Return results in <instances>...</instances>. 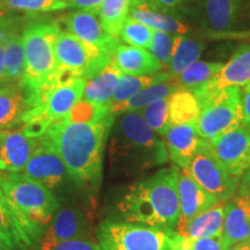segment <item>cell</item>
<instances>
[{"instance_id":"obj_36","label":"cell","mask_w":250,"mask_h":250,"mask_svg":"<svg viewBox=\"0 0 250 250\" xmlns=\"http://www.w3.org/2000/svg\"><path fill=\"white\" fill-rule=\"evenodd\" d=\"M120 37L129 45L148 49L153 37V29L145 23L129 17L122 28Z\"/></svg>"},{"instance_id":"obj_52","label":"cell","mask_w":250,"mask_h":250,"mask_svg":"<svg viewBox=\"0 0 250 250\" xmlns=\"http://www.w3.org/2000/svg\"><path fill=\"white\" fill-rule=\"evenodd\" d=\"M0 7H1V5H0ZM2 8V7H1ZM2 11H4V9H2Z\"/></svg>"},{"instance_id":"obj_18","label":"cell","mask_w":250,"mask_h":250,"mask_svg":"<svg viewBox=\"0 0 250 250\" xmlns=\"http://www.w3.org/2000/svg\"><path fill=\"white\" fill-rule=\"evenodd\" d=\"M164 138L168 156L174 166L187 169L202 139L197 133L195 123L170 125Z\"/></svg>"},{"instance_id":"obj_7","label":"cell","mask_w":250,"mask_h":250,"mask_svg":"<svg viewBox=\"0 0 250 250\" xmlns=\"http://www.w3.org/2000/svg\"><path fill=\"white\" fill-rule=\"evenodd\" d=\"M56 83L85 78L111 62V56L83 42L67 30H61L55 44Z\"/></svg>"},{"instance_id":"obj_20","label":"cell","mask_w":250,"mask_h":250,"mask_svg":"<svg viewBox=\"0 0 250 250\" xmlns=\"http://www.w3.org/2000/svg\"><path fill=\"white\" fill-rule=\"evenodd\" d=\"M227 202L219 201L217 204L196 215L186 225L175 228V232L186 240L221 237Z\"/></svg>"},{"instance_id":"obj_3","label":"cell","mask_w":250,"mask_h":250,"mask_svg":"<svg viewBox=\"0 0 250 250\" xmlns=\"http://www.w3.org/2000/svg\"><path fill=\"white\" fill-rule=\"evenodd\" d=\"M121 115L110 131L112 170L123 176H133L165 165L169 159L165 140L149 127L140 111Z\"/></svg>"},{"instance_id":"obj_27","label":"cell","mask_w":250,"mask_h":250,"mask_svg":"<svg viewBox=\"0 0 250 250\" xmlns=\"http://www.w3.org/2000/svg\"><path fill=\"white\" fill-rule=\"evenodd\" d=\"M26 110V102L19 86H0V130L11 129L22 123Z\"/></svg>"},{"instance_id":"obj_30","label":"cell","mask_w":250,"mask_h":250,"mask_svg":"<svg viewBox=\"0 0 250 250\" xmlns=\"http://www.w3.org/2000/svg\"><path fill=\"white\" fill-rule=\"evenodd\" d=\"M131 0H103L100 8V20L114 39H120L121 30L129 18Z\"/></svg>"},{"instance_id":"obj_19","label":"cell","mask_w":250,"mask_h":250,"mask_svg":"<svg viewBox=\"0 0 250 250\" xmlns=\"http://www.w3.org/2000/svg\"><path fill=\"white\" fill-rule=\"evenodd\" d=\"M111 62L122 73L129 76H154L164 70V65L151 51L132 45L118 44Z\"/></svg>"},{"instance_id":"obj_14","label":"cell","mask_w":250,"mask_h":250,"mask_svg":"<svg viewBox=\"0 0 250 250\" xmlns=\"http://www.w3.org/2000/svg\"><path fill=\"white\" fill-rule=\"evenodd\" d=\"M65 30L70 31L78 39L90 45L96 46L105 54L112 57L115 49L117 48L118 40L109 35L100 20L99 14L87 11H77L65 15L62 19Z\"/></svg>"},{"instance_id":"obj_5","label":"cell","mask_w":250,"mask_h":250,"mask_svg":"<svg viewBox=\"0 0 250 250\" xmlns=\"http://www.w3.org/2000/svg\"><path fill=\"white\" fill-rule=\"evenodd\" d=\"M0 188L35 243L61 208L58 198L22 173H0Z\"/></svg>"},{"instance_id":"obj_16","label":"cell","mask_w":250,"mask_h":250,"mask_svg":"<svg viewBox=\"0 0 250 250\" xmlns=\"http://www.w3.org/2000/svg\"><path fill=\"white\" fill-rule=\"evenodd\" d=\"M39 143L40 139L28 137L21 129L7 131L0 149V173H21Z\"/></svg>"},{"instance_id":"obj_15","label":"cell","mask_w":250,"mask_h":250,"mask_svg":"<svg viewBox=\"0 0 250 250\" xmlns=\"http://www.w3.org/2000/svg\"><path fill=\"white\" fill-rule=\"evenodd\" d=\"M180 220L176 227L183 226L196 215L201 214L217 204L219 199L199 186L187 169H180L179 174Z\"/></svg>"},{"instance_id":"obj_10","label":"cell","mask_w":250,"mask_h":250,"mask_svg":"<svg viewBox=\"0 0 250 250\" xmlns=\"http://www.w3.org/2000/svg\"><path fill=\"white\" fill-rule=\"evenodd\" d=\"M85 86V78L56 83L45 94L40 105L24 112L22 123L29 120H42L50 125L65 120L74 105L83 99Z\"/></svg>"},{"instance_id":"obj_47","label":"cell","mask_w":250,"mask_h":250,"mask_svg":"<svg viewBox=\"0 0 250 250\" xmlns=\"http://www.w3.org/2000/svg\"><path fill=\"white\" fill-rule=\"evenodd\" d=\"M0 250H12V249H9L8 247L6 246L4 242H1V241H0Z\"/></svg>"},{"instance_id":"obj_35","label":"cell","mask_w":250,"mask_h":250,"mask_svg":"<svg viewBox=\"0 0 250 250\" xmlns=\"http://www.w3.org/2000/svg\"><path fill=\"white\" fill-rule=\"evenodd\" d=\"M144 120L155 133L164 137L170 126L168 99L154 102L139 110Z\"/></svg>"},{"instance_id":"obj_40","label":"cell","mask_w":250,"mask_h":250,"mask_svg":"<svg viewBox=\"0 0 250 250\" xmlns=\"http://www.w3.org/2000/svg\"><path fill=\"white\" fill-rule=\"evenodd\" d=\"M20 21L18 18H11L7 15H0V44H6L12 37L19 35Z\"/></svg>"},{"instance_id":"obj_32","label":"cell","mask_w":250,"mask_h":250,"mask_svg":"<svg viewBox=\"0 0 250 250\" xmlns=\"http://www.w3.org/2000/svg\"><path fill=\"white\" fill-rule=\"evenodd\" d=\"M239 0H205L206 20L212 29L225 31L235 20Z\"/></svg>"},{"instance_id":"obj_42","label":"cell","mask_w":250,"mask_h":250,"mask_svg":"<svg viewBox=\"0 0 250 250\" xmlns=\"http://www.w3.org/2000/svg\"><path fill=\"white\" fill-rule=\"evenodd\" d=\"M241 105L243 123L250 124V83L241 90Z\"/></svg>"},{"instance_id":"obj_44","label":"cell","mask_w":250,"mask_h":250,"mask_svg":"<svg viewBox=\"0 0 250 250\" xmlns=\"http://www.w3.org/2000/svg\"><path fill=\"white\" fill-rule=\"evenodd\" d=\"M154 1L159 6H161V7L169 9L170 11V9L177 7L180 4H182V2L186 1V0H154Z\"/></svg>"},{"instance_id":"obj_8","label":"cell","mask_w":250,"mask_h":250,"mask_svg":"<svg viewBox=\"0 0 250 250\" xmlns=\"http://www.w3.org/2000/svg\"><path fill=\"white\" fill-rule=\"evenodd\" d=\"M199 107L201 114L195 123L197 133L210 143L243 123L240 87L219 89Z\"/></svg>"},{"instance_id":"obj_4","label":"cell","mask_w":250,"mask_h":250,"mask_svg":"<svg viewBox=\"0 0 250 250\" xmlns=\"http://www.w3.org/2000/svg\"><path fill=\"white\" fill-rule=\"evenodd\" d=\"M59 33L57 22L45 21L28 24L22 31L24 74L19 88L27 110L40 105L45 94L56 85L55 44Z\"/></svg>"},{"instance_id":"obj_23","label":"cell","mask_w":250,"mask_h":250,"mask_svg":"<svg viewBox=\"0 0 250 250\" xmlns=\"http://www.w3.org/2000/svg\"><path fill=\"white\" fill-rule=\"evenodd\" d=\"M85 223L81 213L71 208H59L51 219L43 241H64L71 239H85Z\"/></svg>"},{"instance_id":"obj_50","label":"cell","mask_w":250,"mask_h":250,"mask_svg":"<svg viewBox=\"0 0 250 250\" xmlns=\"http://www.w3.org/2000/svg\"><path fill=\"white\" fill-rule=\"evenodd\" d=\"M1 14H4V11H2V8L0 7V15H1Z\"/></svg>"},{"instance_id":"obj_21","label":"cell","mask_w":250,"mask_h":250,"mask_svg":"<svg viewBox=\"0 0 250 250\" xmlns=\"http://www.w3.org/2000/svg\"><path fill=\"white\" fill-rule=\"evenodd\" d=\"M0 241L12 250H28L34 242L0 188Z\"/></svg>"},{"instance_id":"obj_29","label":"cell","mask_w":250,"mask_h":250,"mask_svg":"<svg viewBox=\"0 0 250 250\" xmlns=\"http://www.w3.org/2000/svg\"><path fill=\"white\" fill-rule=\"evenodd\" d=\"M221 62L197 61L187 67L180 76L173 78L180 89L193 90L204 86L218 77L219 72L223 68Z\"/></svg>"},{"instance_id":"obj_28","label":"cell","mask_w":250,"mask_h":250,"mask_svg":"<svg viewBox=\"0 0 250 250\" xmlns=\"http://www.w3.org/2000/svg\"><path fill=\"white\" fill-rule=\"evenodd\" d=\"M171 125L193 124L198 120L201 107L195 94L190 90L179 89L168 99Z\"/></svg>"},{"instance_id":"obj_1","label":"cell","mask_w":250,"mask_h":250,"mask_svg":"<svg viewBox=\"0 0 250 250\" xmlns=\"http://www.w3.org/2000/svg\"><path fill=\"white\" fill-rule=\"evenodd\" d=\"M114 122L112 114L89 122L65 118L50 124L41 139L56 149L77 186L93 189L101 181L103 152Z\"/></svg>"},{"instance_id":"obj_6","label":"cell","mask_w":250,"mask_h":250,"mask_svg":"<svg viewBox=\"0 0 250 250\" xmlns=\"http://www.w3.org/2000/svg\"><path fill=\"white\" fill-rule=\"evenodd\" d=\"M98 245L100 250H182L183 237L173 229L104 220L98 228Z\"/></svg>"},{"instance_id":"obj_11","label":"cell","mask_w":250,"mask_h":250,"mask_svg":"<svg viewBox=\"0 0 250 250\" xmlns=\"http://www.w3.org/2000/svg\"><path fill=\"white\" fill-rule=\"evenodd\" d=\"M212 152L227 173L237 181L250 170V124L242 123L211 142Z\"/></svg>"},{"instance_id":"obj_22","label":"cell","mask_w":250,"mask_h":250,"mask_svg":"<svg viewBox=\"0 0 250 250\" xmlns=\"http://www.w3.org/2000/svg\"><path fill=\"white\" fill-rule=\"evenodd\" d=\"M122 72L112 62L86 80L83 101L99 105H109L120 83Z\"/></svg>"},{"instance_id":"obj_12","label":"cell","mask_w":250,"mask_h":250,"mask_svg":"<svg viewBox=\"0 0 250 250\" xmlns=\"http://www.w3.org/2000/svg\"><path fill=\"white\" fill-rule=\"evenodd\" d=\"M225 249L236 243L250 240V182L245 181L242 187L227 202L223 234Z\"/></svg>"},{"instance_id":"obj_37","label":"cell","mask_w":250,"mask_h":250,"mask_svg":"<svg viewBox=\"0 0 250 250\" xmlns=\"http://www.w3.org/2000/svg\"><path fill=\"white\" fill-rule=\"evenodd\" d=\"M174 37L175 35L165 33V31L153 30L151 44L147 50L160 61L164 67H167V65L169 64L171 52H173Z\"/></svg>"},{"instance_id":"obj_17","label":"cell","mask_w":250,"mask_h":250,"mask_svg":"<svg viewBox=\"0 0 250 250\" xmlns=\"http://www.w3.org/2000/svg\"><path fill=\"white\" fill-rule=\"evenodd\" d=\"M129 17L153 30H161L171 35H181L189 30L187 24L169 13V9L159 6L154 0H131Z\"/></svg>"},{"instance_id":"obj_46","label":"cell","mask_w":250,"mask_h":250,"mask_svg":"<svg viewBox=\"0 0 250 250\" xmlns=\"http://www.w3.org/2000/svg\"><path fill=\"white\" fill-rule=\"evenodd\" d=\"M6 133H7V131L6 130H0V149H1V146H2V143H4Z\"/></svg>"},{"instance_id":"obj_45","label":"cell","mask_w":250,"mask_h":250,"mask_svg":"<svg viewBox=\"0 0 250 250\" xmlns=\"http://www.w3.org/2000/svg\"><path fill=\"white\" fill-rule=\"evenodd\" d=\"M225 250H248V249H247L246 242H242V243H236V245L228 247V248H226Z\"/></svg>"},{"instance_id":"obj_39","label":"cell","mask_w":250,"mask_h":250,"mask_svg":"<svg viewBox=\"0 0 250 250\" xmlns=\"http://www.w3.org/2000/svg\"><path fill=\"white\" fill-rule=\"evenodd\" d=\"M182 250H225L221 237H202L196 240L183 239Z\"/></svg>"},{"instance_id":"obj_53","label":"cell","mask_w":250,"mask_h":250,"mask_svg":"<svg viewBox=\"0 0 250 250\" xmlns=\"http://www.w3.org/2000/svg\"><path fill=\"white\" fill-rule=\"evenodd\" d=\"M0 86H1V85H0Z\"/></svg>"},{"instance_id":"obj_2","label":"cell","mask_w":250,"mask_h":250,"mask_svg":"<svg viewBox=\"0 0 250 250\" xmlns=\"http://www.w3.org/2000/svg\"><path fill=\"white\" fill-rule=\"evenodd\" d=\"M179 174L180 168L173 166L133 183L118 203L123 220L175 230L180 220Z\"/></svg>"},{"instance_id":"obj_24","label":"cell","mask_w":250,"mask_h":250,"mask_svg":"<svg viewBox=\"0 0 250 250\" xmlns=\"http://www.w3.org/2000/svg\"><path fill=\"white\" fill-rule=\"evenodd\" d=\"M179 86L176 85L173 78L167 80L156 81L145 88L140 90L126 101L120 103L116 105H110L109 110L114 116L129 111H139L143 108L147 107L152 103L161 101V100L169 99L171 94L179 90Z\"/></svg>"},{"instance_id":"obj_41","label":"cell","mask_w":250,"mask_h":250,"mask_svg":"<svg viewBox=\"0 0 250 250\" xmlns=\"http://www.w3.org/2000/svg\"><path fill=\"white\" fill-rule=\"evenodd\" d=\"M103 4V0H70V6L79 8L80 11L93 12L99 14L100 8Z\"/></svg>"},{"instance_id":"obj_43","label":"cell","mask_w":250,"mask_h":250,"mask_svg":"<svg viewBox=\"0 0 250 250\" xmlns=\"http://www.w3.org/2000/svg\"><path fill=\"white\" fill-rule=\"evenodd\" d=\"M0 85H6L5 45L4 44H0Z\"/></svg>"},{"instance_id":"obj_49","label":"cell","mask_w":250,"mask_h":250,"mask_svg":"<svg viewBox=\"0 0 250 250\" xmlns=\"http://www.w3.org/2000/svg\"><path fill=\"white\" fill-rule=\"evenodd\" d=\"M246 246H247V249L250 250V240H249V241L246 242Z\"/></svg>"},{"instance_id":"obj_9","label":"cell","mask_w":250,"mask_h":250,"mask_svg":"<svg viewBox=\"0 0 250 250\" xmlns=\"http://www.w3.org/2000/svg\"><path fill=\"white\" fill-rule=\"evenodd\" d=\"M187 170L203 189L219 201H229L237 191L239 181L233 179L217 160L208 140L201 139Z\"/></svg>"},{"instance_id":"obj_51","label":"cell","mask_w":250,"mask_h":250,"mask_svg":"<svg viewBox=\"0 0 250 250\" xmlns=\"http://www.w3.org/2000/svg\"><path fill=\"white\" fill-rule=\"evenodd\" d=\"M66 1L68 2V4H70V0H66Z\"/></svg>"},{"instance_id":"obj_33","label":"cell","mask_w":250,"mask_h":250,"mask_svg":"<svg viewBox=\"0 0 250 250\" xmlns=\"http://www.w3.org/2000/svg\"><path fill=\"white\" fill-rule=\"evenodd\" d=\"M170 78L171 77L167 72H160V73L154 74V76H129V74L122 73L116 92L112 96L109 107L126 101L127 99H130L134 94L140 92L145 87L156 83V81L167 80L170 79Z\"/></svg>"},{"instance_id":"obj_38","label":"cell","mask_w":250,"mask_h":250,"mask_svg":"<svg viewBox=\"0 0 250 250\" xmlns=\"http://www.w3.org/2000/svg\"><path fill=\"white\" fill-rule=\"evenodd\" d=\"M41 250H100V247L96 242L81 237L64 241H42Z\"/></svg>"},{"instance_id":"obj_31","label":"cell","mask_w":250,"mask_h":250,"mask_svg":"<svg viewBox=\"0 0 250 250\" xmlns=\"http://www.w3.org/2000/svg\"><path fill=\"white\" fill-rule=\"evenodd\" d=\"M6 85H20L24 74V50L22 34L12 37L5 44Z\"/></svg>"},{"instance_id":"obj_34","label":"cell","mask_w":250,"mask_h":250,"mask_svg":"<svg viewBox=\"0 0 250 250\" xmlns=\"http://www.w3.org/2000/svg\"><path fill=\"white\" fill-rule=\"evenodd\" d=\"M0 5L2 9L27 13H48L70 7L66 0H0Z\"/></svg>"},{"instance_id":"obj_25","label":"cell","mask_w":250,"mask_h":250,"mask_svg":"<svg viewBox=\"0 0 250 250\" xmlns=\"http://www.w3.org/2000/svg\"><path fill=\"white\" fill-rule=\"evenodd\" d=\"M218 86L245 87L250 83V45L240 48L233 57L223 65L217 77Z\"/></svg>"},{"instance_id":"obj_13","label":"cell","mask_w":250,"mask_h":250,"mask_svg":"<svg viewBox=\"0 0 250 250\" xmlns=\"http://www.w3.org/2000/svg\"><path fill=\"white\" fill-rule=\"evenodd\" d=\"M21 173L49 190L56 189L68 176L66 166L56 149L41 138L30 160Z\"/></svg>"},{"instance_id":"obj_48","label":"cell","mask_w":250,"mask_h":250,"mask_svg":"<svg viewBox=\"0 0 250 250\" xmlns=\"http://www.w3.org/2000/svg\"><path fill=\"white\" fill-rule=\"evenodd\" d=\"M245 179H246V181H249V182H250V170H249V173L245 176Z\"/></svg>"},{"instance_id":"obj_26","label":"cell","mask_w":250,"mask_h":250,"mask_svg":"<svg viewBox=\"0 0 250 250\" xmlns=\"http://www.w3.org/2000/svg\"><path fill=\"white\" fill-rule=\"evenodd\" d=\"M203 45L201 42L191 37L186 36V34L175 35L173 52L169 64L167 65V73L171 78H176L182 72L189 67L193 62L199 61Z\"/></svg>"}]
</instances>
